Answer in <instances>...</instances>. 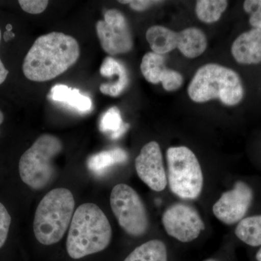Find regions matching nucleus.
I'll use <instances>...</instances> for the list:
<instances>
[{
  "mask_svg": "<svg viewBox=\"0 0 261 261\" xmlns=\"http://www.w3.org/2000/svg\"><path fill=\"white\" fill-rule=\"evenodd\" d=\"M59 138L51 135H41L20 158L19 173L22 181L33 190H42L53 176V160L63 150Z\"/></svg>",
  "mask_w": 261,
  "mask_h": 261,
  "instance_id": "nucleus-5",
  "label": "nucleus"
},
{
  "mask_svg": "<svg viewBox=\"0 0 261 261\" xmlns=\"http://www.w3.org/2000/svg\"><path fill=\"white\" fill-rule=\"evenodd\" d=\"M19 5L23 11L29 14H40L47 8L49 2L46 0H19Z\"/></svg>",
  "mask_w": 261,
  "mask_h": 261,
  "instance_id": "nucleus-23",
  "label": "nucleus"
},
{
  "mask_svg": "<svg viewBox=\"0 0 261 261\" xmlns=\"http://www.w3.org/2000/svg\"><path fill=\"white\" fill-rule=\"evenodd\" d=\"M75 200L68 189L57 188L40 201L34 220V232L39 243L51 245L61 241L74 214Z\"/></svg>",
  "mask_w": 261,
  "mask_h": 261,
  "instance_id": "nucleus-4",
  "label": "nucleus"
},
{
  "mask_svg": "<svg viewBox=\"0 0 261 261\" xmlns=\"http://www.w3.org/2000/svg\"><path fill=\"white\" fill-rule=\"evenodd\" d=\"M168 181L173 194L184 200H195L203 187V174L198 159L185 146L166 151Z\"/></svg>",
  "mask_w": 261,
  "mask_h": 261,
  "instance_id": "nucleus-6",
  "label": "nucleus"
},
{
  "mask_svg": "<svg viewBox=\"0 0 261 261\" xmlns=\"http://www.w3.org/2000/svg\"><path fill=\"white\" fill-rule=\"evenodd\" d=\"M127 159L128 154L124 149L114 148L94 154L89 158L87 166L94 173L102 174L108 168L118 163L126 162Z\"/></svg>",
  "mask_w": 261,
  "mask_h": 261,
  "instance_id": "nucleus-17",
  "label": "nucleus"
},
{
  "mask_svg": "<svg viewBox=\"0 0 261 261\" xmlns=\"http://www.w3.org/2000/svg\"><path fill=\"white\" fill-rule=\"evenodd\" d=\"M146 39L154 53L163 56L178 49L190 59L203 54L207 45L205 33L195 27L176 32L163 25H152L147 29Z\"/></svg>",
  "mask_w": 261,
  "mask_h": 261,
  "instance_id": "nucleus-7",
  "label": "nucleus"
},
{
  "mask_svg": "<svg viewBox=\"0 0 261 261\" xmlns=\"http://www.w3.org/2000/svg\"><path fill=\"white\" fill-rule=\"evenodd\" d=\"M243 8L250 15V25L254 29H261V0H247L244 3Z\"/></svg>",
  "mask_w": 261,
  "mask_h": 261,
  "instance_id": "nucleus-21",
  "label": "nucleus"
},
{
  "mask_svg": "<svg viewBox=\"0 0 261 261\" xmlns=\"http://www.w3.org/2000/svg\"><path fill=\"white\" fill-rule=\"evenodd\" d=\"M129 128V124L123 123L121 112L116 107L108 110L99 122V129L104 133L111 134V139L120 138Z\"/></svg>",
  "mask_w": 261,
  "mask_h": 261,
  "instance_id": "nucleus-20",
  "label": "nucleus"
},
{
  "mask_svg": "<svg viewBox=\"0 0 261 261\" xmlns=\"http://www.w3.org/2000/svg\"><path fill=\"white\" fill-rule=\"evenodd\" d=\"M11 217L3 204L0 202V248L3 247L8 238Z\"/></svg>",
  "mask_w": 261,
  "mask_h": 261,
  "instance_id": "nucleus-22",
  "label": "nucleus"
},
{
  "mask_svg": "<svg viewBox=\"0 0 261 261\" xmlns=\"http://www.w3.org/2000/svg\"><path fill=\"white\" fill-rule=\"evenodd\" d=\"M7 30H8V32H10V31H11L12 30V25H7Z\"/></svg>",
  "mask_w": 261,
  "mask_h": 261,
  "instance_id": "nucleus-29",
  "label": "nucleus"
},
{
  "mask_svg": "<svg viewBox=\"0 0 261 261\" xmlns=\"http://www.w3.org/2000/svg\"><path fill=\"white\" fill-rule=\"evenodd\" d=\"M53 101L64 103L80 112H87L92 108V101L88 96L81 93L77 89L71 88L64 84L54 86L50 91Z\"/></svg>",
  "mask_w": 261,
  "mask_h": 261,
  "instance_id": "nucleus-15",
  "label": "nucleus"
},
{
  "mask_svg": "<svg viewBox=\"0 0 261 261\" xmlns=\"http://www.w3.org/2000/svg\"><path fill=\"white\" fill-rule=\"evenodd\" d=\"M187 92L195 102L203 103L219 99L227 106H237L245 96L243 82L238 73L216 63L202 65L197 70Z\"/></svg>",
  "mask_w": 261,
  "mask_h": 261,
  "instance_id": "nucleus-3",
  "label": "nucleus"
},
{
  "mask_svg": "<svg viewBox=\"0 0 261 261\" xmlns=\"http://www.w3.org/2000/svg\"><path fill=\"white\" fill-rule=\"evenodd\" d=\"M162 223L168 235L181 243H190L205 229L200 214L192 206L175 203L163 213Z\"/></svg>",
  "mask_w": 261,
  "mask_h": 261,
  "instance_id": "nucleus-10",
  "label": "nucleus"
},
{
  "mask_svg": "<svg viewBox=\"0 0 261 261\" xmlns=\"http://www.w3.org/2000/svg\"><path fill=\"white\" fill-rule=\"evenodd\" d=\"M80 56V44L74 37L49 33L38 37L29 49L24 58L23 74L32 82H47L67 71Z\"/></svg>",
  "mask_w": 261,
  "mask_h": 261,
  "instance_id": "nucleus-1",
  "label": "nucleus"
},
{
  "mask_svg": "<svg viewBox=\"0 0 261 261\" xmlns=\"http://www.w3.org/2000/svg\"><path fill=\"white\" fill-rule=\"evenodd\" d=\"M137 175L146 185L155 192L166 189L167 175L163 166L162 152L159 144L150 142L146 144L135 160Z\"/></svg>",
  "mask_w": 261,
  "mask_h": 261,
  "instance_id": "nucleus-12",
  "label": "nucleus"
},
{
  "mask_svg": "<svg viewBox=\"0 0 261 261\" xmlns=\"http://www.w3.org/2000/svg\"><path fill=\"white\" fill-rule=\"evenodd\" d=\"M140 69L142 75L149 83L162 84L167 92L178 90L184 83V78L179 72L170 69L166 66L164 57L149 51L142 60Z\"/></svg>",
  "mask_w": 261,
  "mask_h": 261,
  "instance_id": "nucleus-13",
  "label": "nucleus"
},
{
  "mask_svg": "<svg viewBox=\"0 0 261 261\" xmlns=\"http://www.w3.org/2000/svg\"><path fill=\"white\" fill-rule=\"evenodd\" d=\"M2 33L0 30V42H1ZM9 71L5 68L4 64L0 59V85L4 83L5 80H6L7 77H8Z\"/></svg>",
  "mask_w": 261,
  "mask_h": 261,
  "instance_id": "nucleus-25",
  "label": "nucleus"
},
{
  "mask_svg": "<svg viewBox=\"0 0 261 261\" xmlns=\"http://www.w3.org/2000/svg\"><path fill=\"white\" fill-rule=\"evenodd\" d=\"M96 32L103 50L110 56L125 54L133 48V36L129 25L119 10H107L104 20L96 24Z\"/></svg>",
  "mask_w": 261,
  "mask_h": 261,
  "instance_id": "nucleus-9",
  "label": "nucleus"
},
{
  "mask_svg": "<svg viewBox=\"0 0 261 261\" xmlns=\"http://www.w3.org/2000/svg\"><path fill=\"white\" fill-rule=\"evenodd\" d=\"M253 197L251 187L245 182L237 181L233 189L223 193L214 204L213 212L225 224H237L247 214L252 205Z\"/></svg>",
  "mask_w": 261,
  "mask_h": 261,
  "instance_id": "nucleus-11",
  "label": "nucleus"
},
{
  "mask_svg": "<svg viewBox=\"0 0 261 261\" xmlns=\"http://www.w3.org/2000/svg\"><path fill=\"white\" fill-rule=\"evenodd\" d=\"M111 206L120 226L128 234L140 237L147 232L149 219L143 201L128 185L119 184L113 187Z\"/></svg>",
  "mask_w": 261,
  "mask_h": 261,
  "instance_id": "nucleus-8",
  "label": "nucleus"
},
{
  "mask_svg": "<svg viewBox=\"0 0 261 261\" xmlns=\"http://www.w3.org/2000/svg\"><path fill=\"white\" fill-rule=\"evenodd\" d=\"M255 257H256L257 261H261V247L259 249L258 251L257 252Z\"/></svg>",
  "mask_w": 261,
  "mask_h": 261,
  "instance_id": "nucleus-27",
  "label": "nucleus"
},
{
  "mask_svg": "<svg viewBox=\"0 0 261 261\" xmlns=\"http://www.w3.org/2000/svg\"><path fill=\"white\" fill-rule=\"evenodd\" d=\"M231 54L240 64L261 63V29H252L240 34L231 45Z\"/></svg>",
  "mask_w": 261,
  "mask_h": 261,
  "instance_id": "nucleus-14",
  "label": "nucleus"
},
{
  "mask_svg": "<svg viewBox=\"0 0 261 261\" xmlns=\"http://www.w3.org/2000/svg\"><path fill=\"white\" fill-rule=\"evenodd\" d=\"M111 238L112 229L104 212L95 204H82L70 222L67 252L73 259L82 258L107 248Z\"/></svg>",
  "mask_w": 261,
  "mask_h": 261,
  "instance_id": "nucleus-2",
  "label": "nucleus"
},
{
  "mask_svg": "<svg viewBox=\"0 0 261 261\" xmlns=\"http://www.w3.org/2000/svg\"><path fill=\"white\" fill-rule=\"evenodd\" d=\"M235 234L249 246H261V215L250 216L240 221L235 229Z\"/></svg>",
  "mask_w": 261,
  "mask_h": 261,
  "instance_id": "nucleus-18",
  "label": "nucleus"
},
{
  "mask_svg": "<svg viewBox=\"0 0 261 261\" xmlns=\"http://www.w3.org/2000/svg\"><path fill=\"white\" fill-rule=\"evenodd\" d=\"M124 261H168L167 248L161 240H150L137 247Z\"/></svg>",
  "mask_w": 261,
  "mask_h": 261,
  "instance_id": "nucleus-16",
  "label": "nucleus"
},
{
  "mask_svg": "<svg viewBox=\"0 0 261 261\" xmlns=\"http://www.w3.org/2000/svg\"><path fill=\"white\" fill-rule=\"evenodd\" d=\"M3 121H4V115H3V112L0 111V125L3 123Z\"/></svg>",
  "mask_w": 261,
  "mask_h": 261,
  "instance_id": "nucleus-28",
  "label": "nucleus"
},
{
  "mask_svg": "<svg viewBox=\"0 0 261 261\" xmlns=\"http://www.w3.org/2000/svg\"><path fill=\"white\" fill-rule=\"evenodd\" d=\"M227 7L226 0H199L196 3V15L204 23H215L221 18Z\"/></svg>",
  "mask_w": 261,
  "mask_h": 261,
  "instance_id": "nucleus-19",
  "label": "nucleus"
},
{
  "mask_svg": "<svg viewBox=\"0 0 261 261\" xmlns=\"http://www.w3.org/2000/svg\"><path fill=\"white\" fill-rule=\"evenodd\" d=\"M15 37V34H13L12 32H5L4 34V39L6 42H8V40H10V39Z\"/></svg>",
  "mask_w": 261,
  "mask_h": 261,
  "instance_id": "nucleus-26",
  "label": "nucleus"
},
{
  "mask_svg": "<svg viewBox=\"0 0 261 261\" xmlns=\"http://www.w3.org/2000/svg\"><path fill=\"white\" fill-rule=\"evenodd\" d=\"M205 261H219V260H216V259H207V260H205Z\"/></svg>",
  "mask_w": 261,
  "mask_h": 261,
  "instance_id": "nucleus-30",
  "label": "nucleus"
},
{
  "mask_svg": "<svg viewBox=\"0 0 261 261\" xmlns=\"http://www.w3.org/2000/svg\"><path fill=\"white\" fill-rule=\"evenodd\" d=\"M118 2L121 4L129 5L132 10L138 12L145 11L153 5L162 3L161 1H152V0H127V1Z\"/></svg>",
  "mask_w": 261,
  "mask_h": 261,
  "instance_id": "nucleus-24",
  "label": "nucleus"
}]
</instances>
